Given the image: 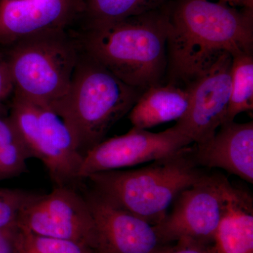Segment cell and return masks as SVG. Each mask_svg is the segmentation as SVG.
I'll return each instance as SVG.
<instances>
[{"instance_id":"obj_23","label":"cell","mask_w":253,"mask_h":253,"mask_svg":"<svg viewBox=\"0 0 253 253\" xmlns=\"http://www.w3.org/2000/svg\"><path fill=\"white\" fill-rule=\"evenodd\" d=\"M21 235L17 224L0 229V253H18Z\"/></svg>"},{"instance_id":"obj_27","label":"cell","mask_w":253,"mask_h":253,"mask_svg":"<svg viewBox=\"0 0 253 253\" xmlns=\"http://www.w3.org/2000/svg\"><path fill=\"white\" fill-rule=\"evenodd\" d=\"M16 1H21V0H16Z\"/></svg>"},{"instance_id":"obj_5","label":"cell","mask_w":253,"mask_h":253,"mask_svg":"<svg viewBox=\"0 0 253 253\" xmlns=\"http://www.w3.org/2000/svg\"><path fill=\"white\" fill-rule=\"evenodd\" d=\"M82 48L77 34L56 30L11 44L6 58L14 94L53 106L67 94Z\"/></svg>"},{"instance_id":"obj_7","label":"cell","mask_w":253,"mask_h":253,"mask_svg":"<svg viewBox=\"0 0 253 253\" xmlns=\"http://www.w3.org/2000/svg\"><path fill=\"white\" fill-rule=\"evenodd\" d=\"M17 225L23 230L85 244L96 249L94 219L84 196L77 188L54 186L40 194L20 214Z\"/></svg>"},{"instance_id":"obj_6","label":"cell","mask_w":253,"mask_h":253,"mask_svg":"<svg viewBox=\"0 0 253 253\" xmlns=\"http://www.w3.org/2000/svg\"><path fill=\"white\" fill-rule=\"evenodd\" d=\"M238 188L225 176L206 174L181 191L161 223L155 225L163 244L181 239L214 245V236Z\"/></svg>"},{"instance_id":"obj_19","label":"cell","mask_w":253,"mask_h":253,"mask_svg":"<svg viewBox=\"0 0 253 253\" xmlns=\"http://www.w3.org/2000/svg\"><path fill=\"white\" fill-rule=\"evenodd\" d=\"M9 116L22 137L33 158L43 163L45 158L44 139L36 104L14 94Z\"/></svg>"},{"instance_id":"obj_25","label":"cell","mask_w":253,"mask_h":253,"mask_svg":"<svg viewBox=\"0 0 253 253\" xmlns=\"http://www.w3.org/2000/svg\"><path fill=\"white\" fill-rule=\"evenodd\" d=\"M219 1L236 7L253 9V0H219Z\"/></svg>"},{"instance_id":"obj_16","label":"cell","mask_w":253,"mask_h":253,"mask_svg":"<svg viewBox=\"0 0 253 253\" xmlns=\"http://www.w3.org/2000/svg\"><path fill=\"white\" fill-rule=\"evenodd\" d=\"M172 0H84L83 28L105 26L161 9Z\"/></svg>"},{"instance_id":"obj_13","label":"cell","mask_w":253,"mask_h":253,"mask_svg":"<svg viewBox=\"0 0 253 253\" xmlns=\"http://www.w3.org/2000/svg\"><path fill=\"white\" fill-rule=\"evenodd\" d=\"M38 118L44 139L47 169L54 186L82 185L79 174L83 156L72 131L62 117L50 106H38Z\"/></svg>"},{"instance_id":"obj_10","label":"cell","mask_w":253,"mask_h":253,"mask_svg":"<svg viewBox=\"0 0 253 253\" xmlns=\"http://www.w3.org/2000/svg\"><path fill=\"white\" fill-rule=\"evenodd\" d=\"M232 55L224 53L201 77L188 86L189 111L176 122L194 144L212 138L224 122L231 96Z\"/></svg>"},{"instance_id":"obj_18","label":"cell","mask_w":253,"mask_h":253,"mask_svg":"<svg viewBox=\"0 0 253 253\" xmlns=\"http://www.w3.org/2000/svg\"><path fill=\"white\" fill-rule=\"evenodd\" d=\"M253 110V53H243L233 56L230 101L224 123L233 122L240 113Z\"/></svg>"},{"instance_id":"obj_14","label":"cell","mask_w":253,"mask_h":253,"mask_svg":"<svg viewBox=\"0 0 253 253\" xmlns=\"http://www.w3.org/2000/svg\"><path fill=\"white\" fill-rule=\"evenodd\" d=\"M187 88L174 84L150 86L141 93L129 113L132 126L147 129L171 121H181L189 111Z\"/></svg>"},{"instance_id":"obj_1","label":"cell","mask_w":253,"mask_h":253,"mask_svg":"<svg viewBox=\"0 0 253 253\" xmlns=\"http://www.w3.org/2000/svg\"><path fill=\"white\" fill-rule=\"evenodd\" d=\"M168 84L186 88L224 53H253V9L208 0L167 4Z\"/></svg>"},{"instance_id":"obj_26","label":"cell","mask_w":253,"mask_h":253,"mask_svg":"<svg viewBox=\"0 0 253 253\" xmlns=\"http://www.w3.org/2000/svg\"><path fill=\"white\" fill-rule=\"evenodd\" d=\"M4 177L3 176L2 173H1V170H0V181L4 180Z\"/></svg>"},{"instance_id":"obj_17","label":"cell","mask_w":253,"mask_h":253,"mask_svg":"<svg viewBox=\"0 0 253 253\" xmlns=\"http://www.w3.org/2000/svg\"><path fill=\"white\" fill-rule=\"evenodd\" d=\"M33 158L14 123L4 110L0 111V170L4 179L27 172L26 162Z\"/></svg>"},{"instance_id":"obj_4","label":"cell","mask_w":253,"mask_h":253,"mask_svg":"<svg viewBox=\"0 0 253 253\" xmlns=\"http://www.w3.org/2000/svg\"><path fill=\"white\" fill-rule=\"evenodd\" d=\"M191 151L189 146L146 167L95 173L85 180L118 206L157 225L181 191L205 174L195 163Z\"/></svg>"},{"instance_id":"obj_9","label":"cell","mask_w":253,"mask_h":253,"mask_svg":"<svg viewBox=\"0 0 253 253\" xmlns=\"http://www.w3.org/2000/svg\"><path fill=\"white\" fill-rule=\"evenodd\" d=\"M96 231V253H157L163 246L154 225L96 190L79 188Z\"/></svg>"},{"instance_id":"obj_8","label":"cell","mask_w":253,"mask_h":253,"mask_svg":"<svg viewBox=\"0 0 253 253\" xmlns=\"http://www.w3.org/2000/svg\"><path fill=\"white\" fill-rule=\"evenodd\" d=\"M192 144L176 124L158 133L132 126L126 134L102 141L88 151L78 176L84 181L95 173L154 162L177 154Z\"/></svg>"},{"instance_id":"obj_12","label":"cell","mask_w":253,"mask_h":253,"mask_svg":"<svg viewBox=\"0 0 253 253\" xmlns=\"http://www.w3.org/2000/svg\"><path fill=\"white\" fill-rule=\"evenodd\" d=\"M198 167L220 168L253 183V122L224 123L214 135L191 151Z\"/></svg>"},{"instance_id":"obj_15","label":"cell","mask_w":253,"mask_h":253,"mask_svg":"<svg viewBox=\"0 0 253 253\" xmlns=\"http://www.w3.org/2000/svg\"><path fill=\"white\" fill-rule=\"evenodd\" d=\"M217 253H253L252 196L238 189L214 236Z\"/></svg>"},{"instance_id":"obj_11","label":"cell","mask_w":253,"mask_h":253,"mask_svg":"<svg viewBox=\"0 0 253 253\" xmlns=\"http://www.w3.org/2000/svg\"><path fill=\"white\" fill-rule=\"evenodd\" d=\"M84 0H0V43L12 44L81 21Z\"/></svg>"},{"instance_id":"obj_3","label":"cell","mask_w":253,"mask_h":253,"mask_svg":"<svg viewBox=\"0 0 253 253\" xmlns=\"http://www.w3.org/2000/svg\"><path fill=\"white\" fill-rule=\"evenodd\" d=\"M142 92L82 49L67 94L50 107L69 126L84 158L129 113Z\"/></svg>"},{"instance_id":"obj_24","label":"cell","mask_w":253,"mask_h":253,"mask_svg":"<svg viewBox=\"0 0 253 253\" xmlns=\"http://www.w3.org/2000/svg\"><path fill=\"white\" fill-rule=\"evenodd\" d=\"M14 91V84L6 58L0 55V111L4 110V103Z\"/></svg>"},{"instance_id":"obj_2","label":"cell","mask_w":253,"mask_h":253,"mask_svg":"<svg viewBox=\"0 0 253 253\" xmlns=\"http://www.w3.org/2000/svg\"><path fill=\"white\" fill-rule=\"evenodd\" d=\"M167 4L118 22L83 28V51L141 90L163 84L167 73Z\"/></svg>"},{"instance_id":"obj_22","label":"cell","mask_w":253,"mask_h":253,"mask_svg":"<svg viewBox=\"0 0 253 253\" xmlns=\"http://www.w3.org/2000/svg\"><path fill=\"white\" fill-rule=\"evenodd\" d=\"M157 253H217L214 245L201 244L190 239H181L163 245Z\"/></svg>"},{"instance_id":"obj_21","label":"cell","mask_w":253,"mask_h":253,"mask_svg":"<svg viewBox=\"0 0 253 253\" xmlns=\"http://www.w3.org/2000/svg\"><path fill=\"white\" fill-rule=\"evenodd\" d=\"M39 195L27 190L0 187V229L17 224L20 214Z\"/></svg>"},{"instance_id":"obj_20","label":"cell","mask_w":253,"mask_h":253,"mask_svg":"<svg viewBox=\"0 0 253 253\" xmlns=\"http://www.w3.org/2000/svg\"><path fill=\"white\" fill-rule=\"evenodd\" d=\"M18 253H96L94 249L85 244L68 240L36 235L21 229Z\"/></svg>"}]
</instances>
